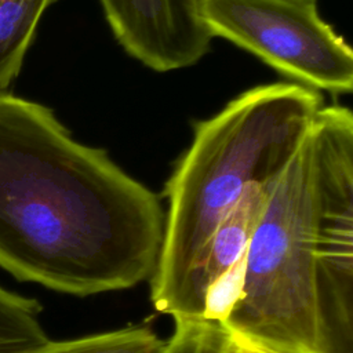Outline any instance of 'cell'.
I'll list each match as a JSON object with an SVG mask.
<instances>
[{"label": "cell", "instance_id": "obj_1", "mask_svg": "<svg viewBox=\"0 0 353 353\" xmlns=\"http://www.w3.org/2000/svg\"><path fill=\"white\" fill-rule=\"evenodd\" d=\"M165 212L157 194L54 112L0 92V268L88 296L150 280Z\"/></svg>", "mask_w": 353, "mask_h": 353}, {"label": "cell", "instance_id": "obj_2", "mask_svg": "<svg viewBox=\"0 0 353 353\" xmlns=\"http://www.w3.org/2000/svg\"><path fill=\"white\" fill-rule=\"evenodd\" d=\"M277 353H353V114L321 106L273 182L221 323Z\"/></svg>", "mask_w": 353, "mask_h": 353}, {"label": "cell", "instance_id": "obj_3", "mask_svg": "<svg viewBox=\"0 0 353 353\" xmlns=\"http://www.w3.org/2000/svg\"><path fill=\"white\" fill-rule=\"evenodd\" d=\"M321 106L313 88L272 83L241 92L194 124L192 143L164 189V237L149 280L157 312L174 316L186 276L219 223L250 186L281 175Z\"/></svg>", "mask_w": 353, "mask_h": 353}, {"label": "cell", "instance_id": "obj_4", "mask_svg": "<svg viewBox=\"0 0 353 353\" xmlns=\"http://www.w3.org/2000/svg\"><path fill=\"white\" fill-rule=\"evenodd\" d=\"M212 37H223L280 73L316 91L349 94L353 88L350 46L299 0H199Z\"/></svg>", "mask_w": 353, "mask_h": 353}, {"label": "cell", "instance_id": "obj_5", "mask_svg": "<svg viewBox=\"0 0 353 353\" xmlns=\"http://www.w3.org/2000/svg\"><path fill=\"white\" fill-rule=\"evenodd\" d=\"M120 46L156 72L197 63L211 47L199 0H99Z\"/></svg>", "mask_w": 353, "mask_h": 353}, {"label": "cell", "instance_id": "obj_6", "mask_svg": "<svg viewBox=\"0 0 353 353\" xmlns=\"http://www.w3.org/2000/svg\"><path fill=\"white\" fill-rule=\"evenodd\" d=\"M272 185L273 182L250 186L219 223L203 255L186 276L174 319H203L207 290L245 256Z\"/></svg>", "mask_w": 353, "mask_h": 353}, {"label": "cell", "instance_id": "obj_7", "mask_svg": "<svg viewBox=\"0 0 353 353\" xmlns=\"http://www.w3.org/2000/svg\"><path fill=\"white\" fill-rule=\"evenodd\" d=\"M57 0H0V92L18 76L43 14Z\"/></svg>", "mask_w": 353, "mask_h": 353}, {"label": "cell", "instance_id": "obj_8", "mask_svg": "<svg viewBox=\"0 0 353 353\" xmlns=\"http://www.w3.org/2000/svg\"><path fill=\"white\" fill-rule=\"evenodd\" d=\"M164 345L152 327L134 324L73 339H50L28 353H160Z\"/></svg>", "mask_w": 353, "mask_h": 353}, {"label": "cell", "instance_id": "obj_9", "mask_svg": "<svg viewBox=\"0 0 353 353\" xmlns=\"http://www.w3.org/2000/svg\"><path fill=\"white\" fill-rule=\"evenodd\" d=\"M40 313L36 299L0 287V353H28L48 342Z\"/></svg>", "mask_w": 353, "mask_h": 353}, {"label": "cell", "instance_id": "obj_10", "mask_svg": "<svg viewBox=\"0 0 353 353\" xmlns=\"http://www.w3.org/2000/svg\"><path fill=\"white\" fill-rule=\"evenodd\" d=\"M174 332L160 353H221L226 331L205 319L175 317Z\"/></svg>", "mask_w": 353, "mask_h": 353}, {"label": "cell", "instance_id": "obj_11", "mask_svg": "<svg viewBox=\"0 0 353 353\" xmlns=\"http://www.w3.org/2000/svg\"><path fill=\"white\" fill-rule=\"evenodd\" d=\"M244 277V258L215 280L205 292L203 319L222 323L239 299Z\"/></svg>", "mask_w": 353, "mask_h": 353}, {"label": "cell", "instance_id": "obj_12", "mask_svg": "<svg viewBox=\"0 0 353 353\" xmlns=\"http://www.w3.org/2000/svg\"><path fill=\"white\" fill-rule=\"evenodd\" d=\"M221 353H277V352L270 350L259 343H255L244 336L230 334L226 331V336L223 339Z\"/></svg>", "mask_w": 353, "mask_h": 353}, {"label": "cell", "instance_id": "obj_13", "mask_svg": "<svg viewBox=\"0 0 353 353\" xmlns=\"http://www.w3.org/2000/svg\"><path fill=\"white\" fill-rule=\"evenodd\" d=\"M299 1H305V3H314V4H316V1H317V0H299Z\"/></svg>", "mask_w": 353, "mask_h": 353}]
</instances>
